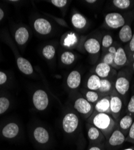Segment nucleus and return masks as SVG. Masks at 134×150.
Instances as JSON below:
<instances>
[{
	"mask_svg": "<svg viewBox=\"0 0 134 150\" xmlns=\"http://www.w3.org/2000/svg\"><path fill=\"white\" fill-rule=\"evenodd\" d=\"M79 119L77 115L72 112L67 113L62 120V128L67 134H72L78 128Z\"/></svg>",
	"mask_w": 134,
	"mask_h": 150,
	"instance_id": "nucleus-2",
	"label": "nucleus"
},
{
	"mask_svg": "<svg viewBox=\"0 0 134 150\" xmlns=\"http://www.w3.org/2000/svg\"><path fill=\"white\" fill-rule=\"evenodd\" d=\"M101 79L97 74H92L89 78L87 82V88L89 90L97 91L100 87Z\"/></svg>",
	"mask_w": 134,
	"mask_h": 150,
	"instance_id": "nucleus-22",
	"label": "nucleus"
},
{
	"mask_svg": "<svg viewBox=\"0 0 134 150\" xmlns=\"http://www.w3.org/2000/svg\"><path fill=\"white\" fill-rule=\"evenodd\" d=\"M10 106L9 100L4 97H0V115L4 114Z\"/></svg>",
	"mask_w": 134,
	"mask_h": 150,
	"instance_id": "nucleus-28",
	"label": "nucleus"
},
{
	"mask_svg": "<svg viewBox=\"0 0 134 150\" xmlns=\"http://www.w3.org/2000/svg\"><path fill=\"white\" fill-rule=\"evenodd\" d=\"M97 113H105L111 115L110 97L105 96L95 103L94 108Z\"/></svg>",
	"mask_w": 134,
	"mask_h": 150,
	"instance_id": "nucleus-10",
	"label": "nucleus"
},
{
	"mask_svg": "<svg viewBox=\"0 0 134 150\" xmlns=\"http://www.w3.org/2000/svg\"><path fill=\"white\" fill-rule=\"evenodd\" d=\"M133 70H134V62H133Z\"/></svg>",
	"mask_w": 134,
	"mask_h": 150,
	"instance_id": "nucleus-42",
	"label": "nucleus"
},
{
	"mask_svg": "<svg viewBox=\"0 0 134 150\" xmlns=\"http://www.w3.org/2000/svg\"><path fill=\"white\" fill-rule=\"evenodd\" d=\"M85 99L91 103H97L100 100L99 99L100 96H99V93H97V91H94L91 90L87 91V92H85Z\"/></svg>",
	"mask_w": 134,
	"mask_h": 150,
	"instance_id": "nucleus-27",
	"label": "nucleus"
},
{
	"mask_svg": "<svg viewBox=\"0 0 134 150\" xmlns=\"http://www.w3.org/2000/svg\"><path fill=\"white\" fill-rule=\"evenodd\" d=\"M88 150H105L103 146H90Z\"/></svg>",
	"mask_w": 134,
	"mask_h": 150,
	"instance_id": "nucleus-37",
	"label": "nucleus"
},
{
	"mask_svg": "<svg viewBox=\"0 0 134 150\" xmlns=\"http://www.w3.org/2000/svg\"><path fill=\"white\" fill-rule=\"evenodd\" d=\"M60 59H61L63 64L66 65H70L75 61V56L73 53L69 51H66L61 55Z\"/></svg>",
	"mask_w": 134,
	"mask_h": 150,
	"instance_id": "nucleus-25",
	"label": "nucleus"
},
{
	"mask_svg": "<svg viewBox=\"0 0 134 150\" xmlns=\"http://www.w3.org/2000/svg\"><path fill=\"white\" fill-rule=\"evenodd\" d=\"M128 110L131 114H134V95L130 98L128 105Z\"/></svg>",
	"mask_w": 134,
	"mask_h": 150,
	"instance_id": "nucleus-35",
	"label": "nucleus"
},
{
	"mask_svg": "<svg viewBox=\"0 0 134 150\" xmlns=\"http://www.w3.org/2000/svg\"><path fill=\"white\" fill-rule=\"evenodd\" d=\"M7 80V76L5 73L0 71V85H3L6 82Z\"/></svg>",
	"mask_w": 134,
	"mask_h": 150,
	"instance_id": "nucleus-36",
	"label": "nucleus"
},
{
	"mask_svg": "<svg viewBox=\"0 0 134 150\" xmlns=\"http://www.w3.org/2000/svg\"><path fill=\"white\" fill-rule=\"evenodd\" d=\"M129 47L131 51L132 52H134V34H133L132 39L130 41V44H129Z\"/></svg>",
	"mask_w": 134,
	"mask_h": 150,
	"instance_id": "nucleus-38",
	"label": "nucleus"
},
{
	"mask_svg": "<svg viewBox=\"0 0 134 150\" xmlns=\"http://www.w3.org/2000/svg\"><path fill=\"white\" fill-rule=\"evenodd\" d=\"M52 3L57 7L62 8L67 4V0H52Z\"/></svg>",
	"mask_w": 134,
	"mask_h": 150,
	"instance_id": "nucleus-34",
	"label": "nucleus"
},
{
	"mask_svg": "<svg viewBox=\"0 0 134 150\" xmlns=\"http://www.w3.org/2000/svg\"><path fill=\"white\" fill-rule=\"evenodd\" d=\"M19 132L18 125L15 122H10L3 127L2 130L3 136L7 139H14L17 136Z\"/></svg>",
	"mask_w": 134,
	"mask_h": 150,
	"instance_id": "nucleus-12",
	"label": "nucleus"
},
{
	"mask_svg": "<svg viewBox=\"0 0 134 150\" xmlns=\"http://www.w3.org/2000/svg\"><path fill=\"white\" fill-rule=\"evenodd\" d=\"M133 123V119L130 115H125L119 122V130L125 135L127 134L128 130L131 127Z\"/></svg>",
	"mask_w": 134,
	"mask_h": 150,
	"instance_id": "nucleus-21",
	"label": "nucleus"
},
{
	"mask_svg": "<svg viewBox=\"0 0 134 150\" xmlns=\"http://www.w3.org/2000/svg\"><path fill=\"white\" fill-rule=\"evenodd\" d=\"M67 85L70 89L77 88L81 83V75L78 71H72L68 75L67 80Z\"/></svg>",
	"mask_w": 134,
	"mask_h": 150,
	"instance_id": "nucleus-14",
	"label": "nucleus"
},
{
	"mask_svg": "<svg viewBox=\"0 0 134 150\" xmlns=\"http://www.w3.org/2000/svg\"><path fill=\"white\" fill-rule=\"evenodd\" d=\"M72 25L77 29H82L87 25V19L80 13H75L71 18Z\"/></svg>",
	"mask_w": 134,
	"mask_h": 150,
	"instance_id": "nucleus-23",
	"label": "nucleus"
},
{
	"mask_svg": "<svg viewBox=\"0 0 134 150\" xmlns=\"http://www.w3.org/2000/svg\"><path fill=\"white\" fill-rule=\"evenodd\" d=\"M107 140L109 146H117L122 145L126 141V137L119 129H115Z\"/></svg>",
	"mask_w": 134,
	"mask_h": 150,
	"instance_id": "nucleus-8",
	"label": "nucleus"
},
{
	"mask_svg": "<svg viewBox=\"0 0 134 150\" xmlns=\"http://www.w3.org/2000/svg\"><path fill=\"white\" fill-rule=\"evenodd\" d=\"M111 71V67L105 62H100L97 66L95 68L96 74L100 79H105L110 74Z\"/></svg>",
	"mask_w": 134,
	"mask_h": 150,
	"instance_id": "nucleus-19",
	"label": "nucleus"
},
{
	"mask_svg": "<svg viewBox=\"0 0 134 150\" xmlns=\"http://www.w3.org/2000/svg\"><path fill=\"white\" fill-rule=\"evenodd\" d=\"M115 90L121 96H125L129 91L130 82L128 79L125 77L120 76L115 81Z\"/></svg>",
	"mask_w": 134,
	"mask_h": 150,
	"instance_id": "nucleus-13",
	"label": "nucleus"
},
{
	"mask_svg": "<svg viewBox=\"0 0 134 150\" xmlns=\"http://www.w3.org/2000/svg\"><path fill=\"white\" fill-rule=\"evenodd\" d=\"M113 43V37L110 35H105L102 39V46L103 47H110Z\"/></svg>",
	"mask_w": 134,
	"mask_h": 150,
	"instance_id": "nucleus-31",
	"label": "nucleus"
},
{
	"mask_svg": "<svg viewBox=\"0 0 134 150\" xmlns=\"http://www.w3.org/2000/svg\"><path fill=\"white\" fill-rule=\"evenodd\" d=\"M88 137L91 146H103L106 142V138L103 133L92 125L88 127Z\"/></svg>",
	"mask_w": 134,
	"mask_h": 150,
	"instance_id": "nucleus-5",
	"label": "nucleus"
},
{
	"mask_svg": "<svg viewBox=\"0 0 134 150\" xmlns=\"http://www.w3.org/2000/svg\"><path fill=\"white\" fill-rule=\"evenodd\" d=\"M4 16V11L1 8H0V21H1L3 19Z\"/></svg>",
	"mask_w": 134,
	"mask_h": 150,
	"instance_id": "nucleus-39",
	"label": "nucleus"
},
{
	"mask_svg": "<svg viewBox=\"0 0 134 150\" xmlns=\"http://www.w3.org/2000/svg\"><path fill=\"white\" fill-rule=\"evenodd\" d=\"M123 103L121 99L117 95H112L110 97V110L111 114L117 118L122 109Z\"/></svg>",
	"mask_w": 134,
	"mask_h": 150,
	"instance_id": "nucleus-11",
	"label": "nucleus"
},
{
	"mask_svg": "<svg viewBox=\"0 0 134 150\" xmlns=\"http://www.w3.org/2000/svg\"><path fill=\"white\" fill-rule=\"evenodd\" d=\"M127 61V57L125 50L122 47H118L114 54V66H123Z\"/></svg>",
	"mask_w": 134,
	"mask_h": 150,
	"instance_id": "nucleus-17",
	"label": "nucleus"
},
{
	"mask_svg": "<svg viewBox=\"0 0 134 150\" xmlns=\"http://www.w3.org/2000/svg\"><path fill=\"white\" fill-rule=\"evenodd\" d=\"M84 47L86 51L91 54H97L100 50V44L95 39L91 38L85 42Z\"/></svg>",
	"mask_w": 134,
	"mask_h": 150,
	"instance_id": "nucleus-15",
	"label": "nucleus"
},
{
	"mask_svg": "<svg viewBox=\"0 0 134 150\" xmlns=\"http://www.w3.org/2000/svg\"><path fill=\"white\" fill-rule=\"evenodd\" d=\"M56 53V50L53 46L47 45L42 50V54L47 59H52L54 58Z\"/></svg>",
	"mask_w": 134,
	"mask_h": 150,
	"instance_id": "nucleus-26",
	"label": "nucleus"
},
{
	"mask_svg": "<svg viewBox=\"0 0 134 150\" xmlns=\"http://www.w3.org/2000/svg\"><path fill=\"white\" fill-rule=\"evenodd\" d=\"M133 59H134V54H133Z\"/></svg>",
	"mask_w": 134,
	"mask_h": 150,
	"instance_id": "nucleus-43",
	"label": "nucleus"
},
{
	"mask_svg": "<svg viewBox=\"0 0 134 150\" xmlns=\"http://www.w3.org/2000/svg\"><path fill=\"white\" fill-rule=\"evenodd\" d=\"M34 28L39 34L42 35H47L49 34L52 27L49 21L44 18H38L34 22Z\"/></svg>",
	"mask_w": 134,
	"mask_h": 150,
	"instance_id": "nucleus-7",
	"label": "nucleus"
},
{
	"mask_svg": "<svg viewBox=\"0 0 134 150\" xmlns=\"http://www.w3.org/2000/svg\"><path fill=\"white\" fill-rule=\"evenodd\" d=\"M74 108L85 118L90 117L94 110L92 105L83 97H80L76 100L74 103Z\"/></svg>",
	"mask_w": 134,
	"mask_h": 150,
	"instance_id": "nucleus-4",
	"label": "nucleus"
},
{
	"mask_svg": "<svg viewBox=\"0 0 134 150\" xmlns=\"http://www.w3.org/2000/svg\"><path fill=\"white\" fill-rule=\"evenodd\" d=\"M34 140L41 145H44L49 141L50 134L43 127H37L33 131Z\"/></svg>",
	"mask_w": 134,
	"mask_h": 150,
	"instance_id": "nucleus-9",
	"label": "nucleus"
},
{
	"mask_svg": "<svg viewBox=\"0 0 134 150\" xmlns=\"http://www.w3.org/2000/svg\"><path fill=\"white\" fill-rule=\"evenodd\" d=\"M69 36H68L65 42H64V45L65 46H71V45H73L74 43H75L76 42V37L75 36V35H68Z\"/></svg>",
	"mask_w": 134,
	"mask_h": 150,
	"instance_id": "nucleus-33",
	"label": "nucleus"
},
{
	"mask_svg": "<svg viewBox=\"0 0 134 150\" xmlns=\"http://www.w3.org/2000/svg\"><path fill=\"white\" fill-rule=\"evenodd\" d=\"M132 35V29L128 25H125L123 27H121L119 32V39L123 43L130 41Z\"/></svg>",
	"mask_w": 134,
	"mask_h": 150,
	"instance_id": "nucleus-20",
	"label": "nucleus"
},
{
	"mask_svg": "<svg viewBox=\"0 0 134 150\" xmlns=\"http://www.w3.org/2000/svg\"><path fill=\"white\" fill-rule=\"evenodd\" d=\"M107 25L113 29H117L122 27L125 24V20L123 16L118 13H108L105 18Z\"/></svg>",
	"mask_w": 134,
	"mask_h": 150,
	"instance_id": "nucleus-6",
	"label": "nucleus"
},
{
	"mask_svg": "<svg viewBox=\"0 0 134 150\" xmlns=\"http://www.w3.org/2000/svg\"><path fill=\"white\" fill-rule=\"evenodd\" d=\"M114 54L113 53L108 52L106 54L103 58V62L109 65V66H114Z\"/></svg>",
	"mask_w": 134,
	"mask_h": 150,
	"instance_id": "nucleus-30",
	"label": "nucleus"
},
{
	"mask_svg": "<svg viewBox=\"0 0 134 150\" xmlns=\"http://www.w3.org/2000/svg\"><path fill=\"white\" fill-rule=\"evenodd\" d=\"M29 37V34L28 30L25 27L19 28L15 34V38L16 43L19 45H23L25 44Z\"/></svg>",
	"mask_w": 134,
	"mask_h": 150,
	"instance_id": "nucleus-16",
	"label": "nucleus"
},
{
	"mask_svg": "<svg viewBox=\"0 0 134 150\" xmlns=\"http://www.w3.org/2000/svg\"><path fill=\"white\" fill-rule=\"evenodd\" d=\"M113 88L112 83L106 79H101V84L99 93L102 94H107L110 92Z\"/></svg>",
	"mask_w": 134,
	"mask_h": 150,
	"instance_id": "nucleus-24",
	"label": "nucleus"
},
{
	"mask_svg": "<svg viewBox=\"0 0 134 150\" xmlns=\"http://www.w3.org/2000/svg\"><path fill=\"white\" fill-rule=\"evenodd\" d=\"M87 2L88 3H95L96 1L95 0H87Z\"/></svg>",
	"mask_w": 134,
	"mask_h": 150,
	"instance_id": "nucleus-40",
	"label": "nucleus"
},
{
	"mask_svg": "<svg viewBox=\"0 0 134 150\" xmlns=\"http://www.w3.org/2000/svg\"><path fill=\"white\" fill-rule=\"evenodd\" d=\"M126 141L134 144V122H133L131 127L129 129V134L126 138Z\"/></svg>",
	"mask_w": 134,
	"mask_h": 150,
	"instance_id": "nucleus-32",
	"label": "nucleus"
},
{
	"mask_svg": "<svg viewBox=\"0 0 134 150\" xmlns=\"http://www.w3.org/2000/svg\"><path fill=\"white\" fill-rule=\"evenodd\" d=\"M123 150H134V149L133 148H128L124 149Z\"/></svg>",
	"mask_w": 134,
	"mask_h": 150,
	"instance_id": "nucleus-41",
	"label": "nucleus"
},
{
	"mask_svg": "<svg viewBox=\"0 0 134 150\" xmlns=\"http://www.w3.org/2000/svg\"><path fill=\"white\" fill-rule=\"evenodd\" d=\"M32 100L35 108L39 111L46 109L49 104L48 96L46 92L42 90H38L34 93Z\"/></svg>",
	"mask_w": 134,
	"mask_h": 150,
	"instance_id": "nucleus-3",
	"label": "nucleus"
},
{
	"mask_svg": "<svg viewBox=\"0 0 134 150\" xmlns=\"http://www.w3.org/2000/svg\"><path fill=\"white\" fill-rule=\"evenodd\" d=\"M90 122L98 129L107 139L115 129V122L111 115L105 113H95L91 117Z\"/></svg>",
	"mask_w": 134,
	"mask_h": 150,
	"instance_id": "nucleus-1",
	"label": "nucleus"
},
{
	"mask_svg": "<svg viewBox=\"0 0 134 150\" xmlns=\"http://www.w3.org/2000/svg\"><path fill=\"white\" fill-rule=\"evenodd\" d=\"M113 3L117 8L120 9L128 8L130 5L129 0H114Z\"/></svg>",
	"mask_w": 134,
	"mask_h": 150,
	"instance_id": "nucleus-29",
	"label": "nucleus"
},
{
	"mask_svg": "<svg viewBox=\"0 0 134 150\" xmlns=\"http://www.w3.org/2000/svg\"><path fill=\"white\" fill-rule=\"evenodd\" d=\"M17 65L20 71L26 74H31L33 71L30 62L26 58L19 57L17 59Z\"/></svg>",
	"mask_w": 134,
	"mask_h": 150,
	"instance_id": "nucleus-18",
	"label": "nucleus"
}]
</instances>
